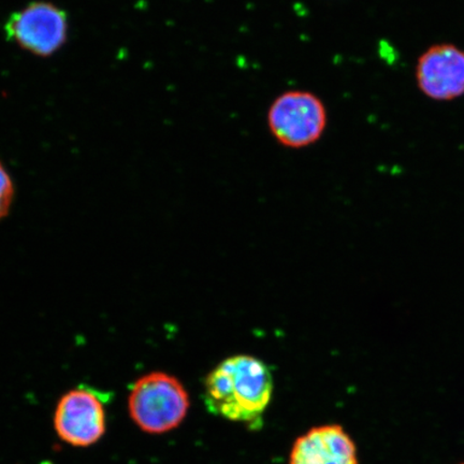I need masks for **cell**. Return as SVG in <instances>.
<instances>
[{"mask_svg": "<svg viewBox=\"0 0 464 464\" xmlns=\"http://www.w3.org/2000/svg\"><path fill=\"white\" fill-rule=\"evenodd\" d=\"M274 393V377L263 361L237 355L225 359L205 382V404L223 419L254 425L263 420Z\"/></svg>", "mask_w": 464, "mask_h": 464, "instance_id": "cell-1", "label": "cell"}, {"mask_svg": "<svg viewBox=\"0 0 464 464\" xmlns=\"http://www.w3.org/2000/svg\"><path fill=\"white\" fill-rule=\"evenodd\" d=\"M129 408L131 420L142 431L161 434L181 425L188 415L189 397L176 377L152 372L132 386Z\"/></svg>", "mask_w": 464, "mask_h": 464, "instance_id": "cell-2", "label": "cell"}, {"mask_svg": "<svg viewBox=\"0 0 464 464\" xmlns=\"http://www.w3.org/2000/svg\"><path fill=\"white\" fill-rule=\"evenodd\" d=\"M271 135L283 147L303 149L316 143L326 130L324 103L307 91L283 92L272 102L266 116Z\"/></svg>", "mask_w": 464, "mask_h": 464, "instance_id": "cell-3", "label": "cell"}, {"mask_svg": "<svg viewBox=\"0 0 464 464\" xmlns=\"http://www.w3.org/2000/svg\"><path fill=\"white\" fill-rule=\"evenodd\" d=\"M65 11L48 2H36L15 11L5 25L9 42L36 56L49 57L66 44Z\"/></svg>", "mask_w": 464, "mask_h": 464, "instance_id": "cell-4", "label": "cell"}, {"mask_svg": "<svg viewBox=\"0 0 464 464\" xmlns=\"http://www.w3.org/2000/svg\"><path fill=\"white\" fill-rule=\"evenodd\" d=\"M55 430L75 448L95 444L106 431V411L100 396L90 388H77L63 396L54 416Z\"/></svg>", "mask_w": 464, "mask_h": 464, "instance_id": "cell-5", "label": "cell"}, {"mask_svg": "<svg viewBox=\"0 0 464 464\" xmlns=\"http://www.w3.org/2000/svg\"><path fill=\"white\" fill-rule=\"evenodd\" d=\"M415 74L420 92L430 100H457L464 95V51L454 44H435L420 57Z\"/></svg>", "mask_w": 464, "mask_h": 464, "instance_id": "cell-6", "label": "cell"}, {"mask_svg": "<svg viewBox=\"0 0 464 464\" xmlns=\"http://www.w3.org/2000/svg\"><path fill=\"white\" fill-rule=\"evenodd\" d=\"M289 464H359L355 442L339 425L311 429L295 440Z\"/></svg>", "mask_w": 464, "mask_h": 464, "instance_id": "cell-7", "label": "cell"}, {"mask_svg": "<svg viewBox=\"0 0 464 464\" xmlns=\"http://www.w3.org/2000/svg\"><path fill=\"white\" fill-rule=\"evenodd\" d=\"M14 197V185L13 179L5 166L0 162V219L7 217L13 205Z\"/></svg>", "mask_w": 464, "mask_h": 464, "instance_id": "cell-8", "label": "cell"}, {"mask_svg": "<svg viewBox=\"0 0 464 464\" xmlns=\"http://www.w3.org/2000/svg\"><path fill=\"white\" fill-rule=\"evenodd\" d=\"M461 464H464V463H461Z\"/></svg>", "mask_w": 464, "mask_h": 464, "instance_id": "cell-9", "label": "cell"}]
</instances>
